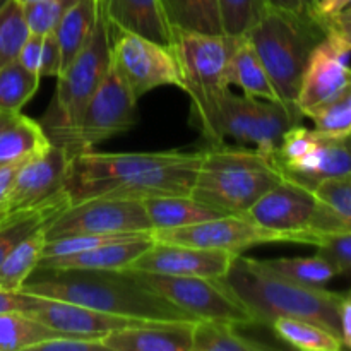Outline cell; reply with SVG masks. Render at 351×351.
<instances>
[{
	"label": "cell",
	"instance_id": "obj_10",
	"mask_svg": "<svg viewBox=\"0 0 351 351\" xmlns=\"http://www.w3.org/2000/svg\"><path fill=\"white\" fill-rule=\"evenodd\" d=\"M302 119L300 110L283 101L228 91L219 112V136L223 141L232 137L239 144H252L261 153L269 154L285 132L300 123Z\"/></svg>",
	"mask_w": 351,
	"mask_h": 351
},
{
	"label": "cell",
	"instance_id": "obj_51",
	"mask_svg": "<svg viewBox=\"0 0 351 351\" xmlns=\"http://www.w3.org/2000/svg\"><path fill=\"white\" fill-rule=\"evenodd\" d=\"M9 120H10L9 115H2V113H0V129H2V127L5 125V123L9 122Z\"/></svg>",
	"mask_w": 351,
	"mask_h": 351
},
{
	"label": "cell",
	"instance_id": "obj_29",
	"mask_svg": "<svg viewBox=\"0 0 351 351\" xmlns=\"http://www.w3.org/2000/svg\"><path fill=\"white\" fill-rule=\"evenodd\" d=\"M171 27L225 34L218 0H161Z\"/></svg>",
	"mask_w": 351,
	"mask_h": 351
},
{
	"label": "cell",
	"instance_id": "obj_2",
	"mask_svg": "<svg viewBox=\"0 0 351 351\" xmlns=\"http://www.w3.org/2000/svg\"><path fill=\"white\" fill-rule=\"evenodd\" d=\"M21 290L38 297L72 302L106 314L139 321H199L137 280L136 274L129 269L84 271L36 267Z\"/></svg>",
	"mask_w": 351,
	"mask_h": 351
},
{
	"label": "cell",
	"instance_id": "obj_48",
	"mask_svg": "<svg viewBox=\"0 0 351 351\" xmlns=\"http://www.w3.org/2000/svg\"><path fill=\"white\" fill-rule=\"evenodd\" d=\"M23 163H10V165H0V204L5 199L7 192H9L10 185H12L14 177H16L17 170Z\"/></svg>",
	"mask_w": 351,
	"mask_h": 351
},
{
	"label": "cell",
	"instance_id": "obj_34",
	"mask_svg": "<svg viewBox=\"0 0 351 351\" xmlns=\"http://www.w3.org/2000/svg\"><path fill=\"white\" fill-rule=\"evenodd\" d=\"M40 75L33 74L17 60L0 69V113L17 115L24 105L36 95L40 88Z\"/></svg>",
	"mask_w": 351,
	"mask_h": 351
},
{
	"label": "cell",
	"instance_id": "obj_22",
	"mask_svg": "<svg viewBox=\"0 0 351 351\" xmlns=\"http://www.w3.org/2000/svg\"><path fill=\"white\" fill-rule=\"evenodd\" d=\"M103 7L113 29L171 47V24L161 0H103Z\"/></svg>",
	"mask_w": 351,
	"mask_h": 351
},
{
	"label": "cell",
	"instance_id": "obj_3",
	"mask_svg": "<svg viewBox=\"0 0 351 351\" xmlns=\"http://www.w3.org/2000/svg\"><path fill=\"white\" fill-rule=\"evenodd\" d=\"M219 281L254 315L257 324L271 326L280 317L304 319L341 338L339 307L345 295L285 280L267 269L261 259L243 254L233 259Z\"/></svg>",
	"mask_w": 351,
	"mask_h": 351
},
{
	"label": "cell",
	"instance_id": "obj_46",
	"mask_svg": "<svg viewBox=\"0 0 351 351\" xmlns=\"http://www.w3.org/2000/svg\"><path fill=\"white\" fill-rule=\"evenodd\" d=\"M351 2V0H305V7L308 9V12L322 23V21L329 19V17L336 16L338 12H341L346 5Z\"/></svg>",
	"mask_w": 351,
	"mask_h": 351
},
{
	"label": "cell",
	"instance_id": "obj_49",
	"mask_svg": "<svg viewBox=\"0 0 351 351\" xmlns=\"http://www.w3.org/2000/svg\"><path fill=\"white\" fill-rule=\"evenodd\" d=\"M267 5L278 7V9L300 10L305 7V0H266Z\"/></svg>",
	"mask_w": 351,
	"mask_h": 351
},
{
	"label": "cell",
	"instance_id": "obj_44",
	"mask_svg": "<svg viewBox=\"0 0 351 351\" xmlns=\"http://www.w3.org/2000/svg\"><path fill=\"white\" fill-rule=\"evenodd\" d=\"M62 72V55L55 34L43 36V58H41V77H58Z\"/></svg>",
	"mask_w": 351,
	"mask_h": 351
},
{
	"label": "cell",
	"instance_id": "obj_30",
	"mask_svg": "<svg viewBox=\"0 0 351 351\" xmlns=\"http://www.w3.org/2000/svg\"><path fill=\"white\" fill-rule=\"evenodd\" d=\"M261 263L278 276L304 287L326 288V285L338 276V269L322 254L312 257H280V259H261Z\"/></svg>",
	"mask_w": 351,
	"mask_h": 351
},
{
	"label": "cell",
	"instance_id": "obj_37",
	"mask_svg": "<svg viewBox=\"0 0 351 351\" xmlns=\"http://www.w3.org/2000/svg\"><path fill=\"white\" fill-rule=\"evenodd\" d=\"M29 36V29L24 21L23 7L10 0L0 12V69L17 60L19 50Z\"/></svg>",
	"mask_w": 351,
	"mask_h": 351
},
{
	"label": "cell",
	"instance_id": "obj_9",
	"mask_svg": "<svg viewBox=\"0 0 351 351\" xmlns=\"http://www.w3.org/2000/svg\"><path fill=\"white\" fill-rule=\"evenodd\" d=\"M137 101L113 62L82 112L74 132L64 143L69 153L89 151L103 141L125 134L137 123Z\"/></svg>",
	"mask_w": 351,
	"mask_h": 351
},
{
	"label": "cell",
	"instance_id": "obj_39",
	"mask_svg": "<svg viewBox=\"0 0 351 351\" xmlns=\"http://www.w3.org/2000/svg\"><path fill=\"white\" fill-rule=\"evenodd\" d=\"M74 2L75 0H38L29 5H24V21L29 34L45 36L55 33L64 14Z\"/></svg>",
	"mask_w": 351,
	"mask_h": 351
},
{
	"label": "cell",
	"instance_id": "obj_12",
	"mask_svg": "<svg viewBox=\"0 0 351 351\" xmlns=\"http://www.w3.org/2000/svg\"><path fill=\"white\" fill-rule=\"evenodd\" d=\"M153 233L143 199L91 197L69 204L45 226L47 240L67 235Z\"/></svg>",
	"mask_w": 351,
	"mask_h": 351
},
{
	"label": "cell",
	"instance_id": "obj_14",
	"mask_svg": "<svg viewBox=\"0 0 351 351\" xmlns=\"http://www.w3.org/2000/svg\"><path fill=\"white\" fill-rule=\"evenodd\" d=\"M153 240L233 254H242L257 245L293 243L290 237L264 228L245 215H225L184 228L156 230L153 232Z\"/></svg>",
	"mask_w": 351,
	"mask_h": 351
},
{
	"label": "cell",
	"instance_id": "obj_5",
	"mask_svg": "<svg viewBox=\"0 0 351 351\" xmlns=\"http://www.w3.org/2000/svg\"><path fill=\"white\" fill-rule=\"evenodd\" d=\"M245 36L259 55L281 101L297 108L298 89L308 57L326 38L321 23L307 7L290 10L267 5Z\"/></svg>",
	"mask_w": 351,
	"mask_h": 351
},
{
	"label": "cell",
	"instance_id": "obj_23",
	"mask_svg": "<svg viewBox=\"0 0 351 351\" xmlns=\"http://www.w3.org/2000/svg\"><path fill=\"white\" fill-rule=\"evenodd\" d=\"M312 192L317 199L311 225L314 239L322 233L351 232V175L324 180Z\"/></svg>",
	"mask_w": 351,
	"mask_h": 351
},
{
	"label": "cell",
	"instance_id": "obj_26",
	"mask_svg": "<svg viewBox=\"0 0 351 351\" xmlns=\"http://www.w3.org/2000/svg\"><path fill=\"white\" fill-rule=\"evenodd\" d=\"M50 144L40 122L17 113L0 129V165L24 163L47 151Z\"/></svg>",
	"mask_w": 351,
	"mask_h": 351
},
{
	"label": "cell",
	"instance_id": "obj_18",
	"mask_svg": "<svg viewBox=\"0 0 351 351\" xmlns=\"http://www.w3.org/2000/svg\"><path fill=\"white\" fill-rule=\"evenodd\" d=\"M350 57L351 51L336 47L328 38L312 50L297 96V108L302 115L305 117L308 110L324 103L345 86L351 74Z\"/></svg>",
	"mask_w": 351,
	"mask_h": 351
},
{
	"label": "cell",
	"instance_id": "obj_17",
	"mask_svg": "<svg viewBox=\"0 0 351 351\" xmlns=\"http://www.w3.org/2000/svg\"><path fill=\"white\" fill-rule=\"evenodd\" d=\"M239 254L218 249L180 245V243L156 242L136 259L129 267L132 271L170 274V276H197L221 280L228 273Z\"/></svg>",
	"mask_w": 351,
	"mask_h": 351
},
{
	"label": "cell",
	"instance_id": "obj_4",
	"mask_svg": "<svg viewBox=\"0 0 351 351\" xmlns=\"http://www.w3.org/2000/svg\"><path fill=\"white\" fill-rule=\"evenodd\" d=\"M239 38L171 27V50L182 72V89L192 103L191 122L211 144L225 143L219 136V112L230 91L226 67Z\"/></svg>",
	"mask_w": 351,
	"mask_h": 351
},
{
	"label": "cell",
	"instance_id": "obj_42",
	"mask_svg": "<svg viewBox=\"0 0 351 351\" xmlns=\"http://www.w3.org/2000/svg\"><path fill=\"white\" fill-rule=\"evenodd\" d=\"M326 38L336 47L351 51V7L321 23Z\"/></svg>",
	"mask_w": 351,
	"mask_h": 351
},
{
	"label": "cell",
	"instance_id": "obj_13",
	"mask_svg": "<svg viewBox=\"0 0 351 351\" xmlns=\"http://www.w3.org/2000/svg\"><path fill=\"white\" fill-rule=\"evenodd\" d=\"M112 62L137 99L161 86H177L180 89L184 86L171 47L139 34L115 29V34H112Z\"/></svg>",
	"mask_w": 351,
	"mask_h": 351
},
{
	"label": "cell",
	"instance_id": "obj_24",
	"mask_svg": "<svg viewBox=\"0 0 351 351\" xmlns=\"http://www.w3.org/2000/svg\"><path fill=\"white\" fill-rule=\"evenodd\" d=\"M143 202L153 232L184 228V226L197 225V223L208 221L218 216H225V213L204 202H199L192 195H153V197L143 199Z\"/></svg>",
	"mask_w": 351,
	"mask_h": 351
},
{
	"label": "cell",
	"instance_id": "obj_28",
	"mask_svg": "<svg viewBox=\"0 0 351 351\" xmlns=\"http://www.w3.org/2000/svg\"><path fill=\"white\" fill-rule=\"evenodd\" d=\"M101 0H75L55 29L62 55V71L81 53L96 24ZM62 74V72H60Z\"/></svg>",
	"mask_w": 351,
	"mask_h": 351
},
{
	"label": "cell",
	"instance_id": "obj_32",
	"mask_svg": "<svg viewBox=\"0 0 351 351\" xmlns=\"http://www.w3.org/2000/svg\"><path fill=\"white\" fill-rule=\"evenodd\" d=\"M274 335L293 348L305 351H339L343 341L335 332L311 321L293 317H280L271 324Z\"/></svg>",
	"mask_w": 351,
	"mask_h": 351
},
{
	"label": "cell",
	"instance_id": "obj_25",
	"mask_svg": "<svg viewBox=\"0 0 351 351\" xmlns=\"http://www.w3.org/2000/svg\"><path fill=\"white\" fill-rule=\"evenodd\" d=\"M226 81L228 84H235L243 89V95L247 96L281 101L259 55L256 53L245 34L239 38V43L232 51L226 67Z\"/></svg>",
	"mask_w": 351,
	"mask_h": 351
},
{
	"label": "cell",
	"instance_id": "obj_20",
	"mask_svg": "<svg viewBox=\"0 0 351 351\" xmlns=\"http://www.w3.org/2000/svg\"><path fill=\"white\" fill-rule=\"evenodd\" d=\"M195 321H144L103 336L106 351H192Z\"/></svg>",
	"mask_w": 351,
	"mask_h": 351
},
{
	"label": "cell",
	"instance_id": "obj_55",
	"mask_svg": "<svg viewBox=\"0 0 351 351\" xmlns=\"http://www.w3.org/2000/svg\"><path fill=\"white\" fill-rule=\"evenodd\" d=\"M346 7H351V2H350V3H348V5H346ZM346 7H345V9H346Z\"/></svg>",
	"mask_w": 351,
	"mask_h": 351
},
{
	"label": "cell",
	"instance_id": "obj_7",
	"mask_svg": "<svg viewBox=\"0 0 351 351\" xmlns=\"http://www.w3.org/2000/svg\"><path fill=\"white\" fill-rule=\"evenodd\" d=\"M112 62V24L99 5L96 24L81 53L58 75L57 89L40 123L53 144L64 146Z\"/></svg>",
	"mask_w": 351,
	"mask_h": 351
},
{
	"label": "cell",
	"instance_id": "obj_54",
	"mask_svg": "<svg viewBox=\"0 0 351 351\" xmlns=\"http://www.w3.org/2000/svg\"><path fill=\"white\" fill-rule=\"evenodd\" d=\"M346 297H348V298H351V290L348 291V293H346Z\"/></svg>",
	"mask_w": 351,
	"mask_h": 351
},
{
	"label": "cell",
	"instance_id": "obj_45",
	"mask_svg": "<svg viewBox=\"0 0 351 351\" xmlns=\"http://www.w3.org/2000/svg\"><path fill=\"white\" fill-rule=\"evenodd\" d=\"M41 58H43V36H38V34H29V36H27V40L24 41L23 48L19 50L17 62H19V64L23 65L24 69H27L29 72L40 75Z\"/></svg>",
	"mask_w": 351,
	"mask_h": 351
},
{
	"label": "cell",
	"instance_id": "obj_6",
	"mask_svg": "<svg viewBox=\"0 0 351 351\" xmlns=\"http://www.w3.org/2000/svg\"><path fill=\"white\" fill-rule=\"evenodd\" d=\"M281 180L267 154L256 147L219 143L202 149L191 195L225 215H245Z\"/></svg>",
	"mask_w": 351,
	"mask_h": 351
},
{
	"label": "cell",
	"instance_id": "obj_50",
	"mask_svg": "<svg viewBox=\"0 0 351 351\" xmlns=\"http://www.w3.org/2000/svg\"><path fill=\"white\" fill-rule=\"evenodd\" d=\"M9 215H10V213L7 211V209H5V206H3V204H0V223H2L3 219H5L7 216H9Z\"/></svg>",
	"mask_w": 351,
	"mask_h": 351
},
{
	"label": "cell",
	"instance_id": "obj_40",
	"mask_svg": "<svg viewBox=\"0 0 351 351\" xmlns=\"http://www.w3.org/2000/svg\"><path fill=\"white\" fill-rule=\"evenodd\" d=\"M312 245L335 264L339 274L351 276V232L315 235Z\"/></svg>",
	"mask_w": 351,
	"mask_h": 351
},
{
	"label": "cell",
	"instance_id": "obj_11",
	"mask_svg": "<svg viewBox=\"0 0 351 351\" xmlns=\"http://www.w3.org/2000/svg\"><path fill=\"white\" fill-rule=\"evenodd\" d=\"M132 271V269H129ZM137 280L146 283L168 302L189 312L195 319L218 321L243 328L257 324L254 315L223 287L219 280L197 276H170V274L132 271Z\"/></svg>",
	"mask_w": 351,
	"mask_h": 351
},
{
	"label": "cell",
	"instance_id": "obj_33",
	"mask_svg": "<svg viewBox=\"0 0 351 351\" xmlns=\"http://www.w3.org/2000/svg\"><path fill=\"white\" fill-rule=\"evenodd\" d=\"M269 346L240 335L237 326L218 321L194 322L192 351H264Z\"/></svg>",
	"mask_w": 351,
	"mask_h": 351
},
{
	"label": "cell",
	"instance_id": "obj_27",
	"mask_svg": "<svg viewBox=\"0 0 351 351\" xmlns=\"http://www.w3.org/2000/svg\"><path fill=\"white\" fill-rule=\"evenodd\" d=\"M69 204H71V201H69L65 191H62L38 208L10 213L0 223V266L5 261V257L12 252L14 247L19 245L24 239H27L38 228L47 225Z\"/></svg>",
	"mask_w": 351,
	"mask_h": 351
},
{
	"label": "cell",
	"instance_id": "obj_41",
	"mask_svg": "<svg viewBox=\"0 0 351 351\" xmlns=\"http://www.w3.org/2000/svg\"><path fill=\"white\" fill-rule=\"evenodd\" d=\"M106 350L101 338L60 335L38 343L33 351H99Z\"/></svg>",
	"mask_w": 351,
	"mask_h": 351
},
{
	"label": "cell",
	"instance_id": "obj_36",
	"mask_svg": "<svg viewBox=\"0 0 351 351\" xmlns=\"http://www.w3.org/2000/svg\"><path fill=\"white\" fill-rule=\"evenodd\" d=\"M305 117H308L314 122V129L324 136H351V74L336 95L308 110Z\"/></svg>",
	"mask_w": 351,
	"mask_h": 351
},
{
	"label": "cell",
	"instance_id": "obj_16",
	"mask_svg": "<svg viewBox=\"0 0 351 351\" xmlns=\"http://www.w3.org/2000/svg\"><path fill=\"white\" fill-rule=\"evenodd\" d=\"M71 158L67 147L51 143L47 151L24 161L2 202L7 211L38 208L64 191Z\"/></svg>",
	"mask_w": 351,
	"mask_h": 351
},
{
	"label": "cell",
	"instance_id": "obj_52",
	"mask_svg": "<svg viewBox=\"0 0 351 351\" xmlns=\"http://www.w3.org/2000/svg\"><path fill=\"white\" fill-rule=\"evenodd\" d=\"M17 3H19L21 7H24V5H29V3H33V2H38V0H16Z\"/></svg>",
	"mask_w": 351,
	"mask_h": 351
},
{
	"label": "cell",
	"instance_id": "obj_47",
	"mask_svg": "<svg viewBox=\"0 0 351 351\" xmlns=\"http://www.w3.org/2000/svg\"><path fill=\"white\" fill-rule=\"evenodd\" d=\"M339 324H341L343 346L351 350V298L345 295L339 307Z\"/></svg>",
	"mask_w": 351,
	"mask_h": 351
},
{
	"label": "cell",
	"instance_id": "obj_31",
	"mask_svg": "<svg viewBox=\"0 0 351 351\" xmlns=\"http://www.w3.org/2000/svg\"><path fill=\"white\" fill-rule=\"evenodd\" d=\"M45 226L31 233L19 245L14 247L12 252L5 257L0 266V288L2 290H21L27 278L34 273L38 263L43 257L45 243H47Z\"/></svg>",
	"mask_w": 351,
	"mask_h": 351
},
{
	"label": "cell",
	"instance_id": "obj_43",
	"mask_svg": "<svg viewBox=\"0 0 351 351\" xmlns=\"http://www.w3.org/2000/svg\"><path fill=\"white\" fill-rule=\"evenodd\" d=\"M41 297L26 293L23 290H2L0 288V314H29L38 304Z\"/></svg>",
	"mask_w": 351,
	"mask_h": 351
},
{
	"label": "cell",
	"instance_id": "obj_8",
	"mask_svg": "<svg viewBox=\"0 0 351 351\" xmlns=\"http://www.w3.org/2000/svg\"><path fill=\"white\" fill-rule=\"evenodd\" d=\"M267 158L285 180L314 191L324 180L351 175V136H324L297 123Z\"/></svg>",
	"mask_w": 351,
	"mask_h": 351
},
{
	"label": "cell",
	"instance_id": "obj_1",
	"mask_svg": "<svg viewBox=\"0 0 351 351\" xmlns=\"http://www.w3.org/2000/svg\"><path fill=\"white\" fill-rule=\"evenodd\" d=\"M202 151L72 154L64 191L71 204L91 197L191 195Z\"/></svg>",
	"mask_w": 351,
	"mask_h": 351
},
{
	"label": "cell",
	"instance_id": "obj_19",
	"mask_svg": "<svg viewBox=\"0 0 351 351\" xmlns=\"http://www.w3.org/2000/svg\"><path fill=\"white\" fill-rule=\"evenodd\" d=\"M27 315L57 331L58 335L86 336V338H103L115 329L144 322L139 319L106 314V312L89 308L86 305L45 297H41L40 304Z\"/></svg>",
	"mask_w": 351,
	"mask_h": 351
},
{
	"label": "cell",
	"instance_id": "obj_53",
	"mask_svg": "<svg viewBox=\"0 0 351 351\" xmlns=\"http://www.w3.org/2000/svg\"><path fill=\"white\" fill-rule=\"evenodd\" d=\"M9 2H10V0H0V12H2V10L5 9L7 3H9Z\"/></svg>",
	"mask_w": 351,
	"mask_h": 351
},
{
	"label": "cell",
	"instance_id": "obj_15",
	"mask_svg": "<svg viewBox=\"0 0 351 351\" xmlns=\"http://www.w3.org/2000/svg\"><path fill=\"white\" fill-rule=\"evenodd\" d=\"M315 211L317 199L314 192L283 178L267 191L245 216L264 228L290 237L293 243L312 245L314 235L311 233V225Z\"/></svg>",
	"mask_w": 351,
	"mask_h": 351
},
{
	"label": "cell",
	"instance_id": "obj_38",
	"mask_svg": "<svg viewBox=\"0 0 351 351\" xmlns=\"http://www.w3.org/2000/svg\"><path fill=\"white\" fill-rule=\"evenodd\" d=\"M223 31L230 36H243L267 9L266 0H218Z\"/></svg>",
	"mask_w": 351,
	"mask_h": 351
},
{
	"label": "cell",
	"instance_id": "obj_21",
	"mask_svg": "<svg viewBox=\"0 0 351 351\" xmlns=\"http://www.w3.org/2000/svg\"><path fill=\"white\" fill-rule=\"evenodd\" d=\"M153 235L130 237L117 242L103 243L95 249L69 256L41 257V269H84V271H125L153 245Z\"/></svg>",
	"mask_w": 351,
	"mask_h": 351
},
{
	"label": "cell",
	"instance_id": "obj_35",
	"mask_svg": "<svg viewBox=\"0 0 351 351\" xmlns=\"http://www.w3.org/2000/svg\"><path fill=\"white\" fill-rule=\"evenodd\" d=\"M60 336L27 314H0V351L33 350L45 339Z\"/></svg>",
	"mask_w": 351,
	"mask_h": 351
}]
</instances>
